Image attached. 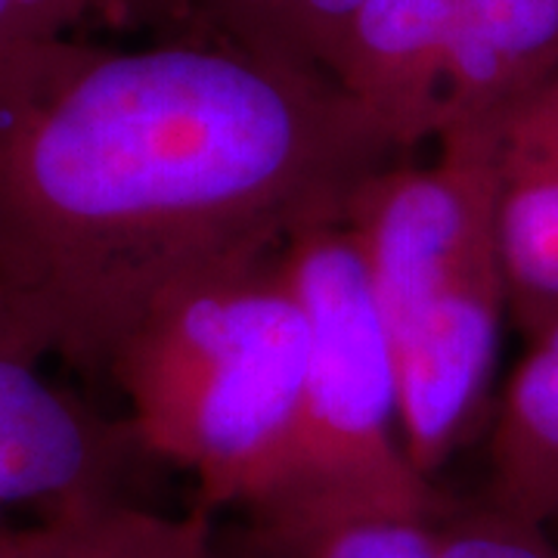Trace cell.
I'll list each match as a JSON object with an SVG mask.
<instances>
[{"mask_svg": "<svg viewBox=\"0 0 558 558\" xmlns=\"http://www.w3.org/2000/svg\"><path fill=\"white\" fill-rule=\"evenodd\" d=\"M3 512H7V509L0 506V527H7V521H3Z\"/></svg>", "mask_w": 558, "mask_h": 558, "instance_id": "cell-18", "label": "cell"}, {"mask_svg": "<svg viewBox=\"0 0 558 558\" xmlns=\"http://www.w3.org/2000/svg\"><path fill=\"white\" fill-rule=\"evenodd\" d=\"M484 502L558 531V326L531 341L506 385Z\"/></svg>", "mask_w": 558, "mask_h": 558, "instance_id": "cell-9", "label": "cell"}, {"mask_svg": "<svg viewBox=\"0 0 558 558\" xmlns=\"http://www.w3.org/2000/svg\"><path fill=\"white\" fill-rule=\"evenodd\" d=\"M398 149L317 69L223 35L0 57V282L102 369L165 295L344 220Z\"/></svg>", "mask_w": 558, "mask_h": 558, "instance_id": "cell-1", "label": "cell"}, {"mask_svg": "<svg viewBox=\"0 0 558 558\" xmlns=\"http://www.w3.org/2000/svg\"><path fill=\"white\" fill-rule=\"evenodd\" d=\"M497 196L499 146L440 143L432 168H385L344 215L391 329L403 444L425 478L472 432L497 373Z\"/></svg>", "mask_w": 558, "mask_h": 558, "instance_id": "cell-3", "label": "cell"}, {"mask_svg": "<svg viewBox=\"0 0 558 558\" xmlns=\"http://www.w3.org/2000/svg\"><path fill=\"white\" fill-rule=\"evenodd\" d=\"M90 13H100V10H116V7H131V3H140V0H84Z\"/></svg>", "mask_w": 558, "mask_h": 558, "instance_id": "cell-16", "label": "cell"}, {"mask_svg": "<svg viewBox=\"0 0 558 558\" xmlns=\"http://www.w3.org/2000/svg\"><path fill=\"white\" fill-rule=\"evenodd\" d=\"M205 3H208V7H211V13L218 16V13H223V10H227V7H233L236 0H205Z\"/></svg>", "mask_w": 558, "mask_h": 558, "instance_id": "cell-17", "label": "cell"}, {"mask_svg": "<svg viewBox=\"0 0 558 558\" xmlns=\"http://www.w3.org/2000/svg\"><path fill=\"white\" fill-rule=\"evenodd\" d=\"M307 366V314L274 255L165 295L102 369L128 398L140 450L233 509L299 469Z\"/></svg>", "mask_w": 558, "mask_h": 558, "instance_id": "cell-2", "label": "cell"}, {"mask_svg": "<svg viewBox=\"0 0 558 558\" xmlns=\"http://www.w3.org/2000/svg\"><path fill=\"white\" fill-rule=\"evenodd\" d=\"M425 475H295L233 506L215 531L218 558H438Z\"/></svg>", "mask_w": 558, "mask_h": 558, "instance_id": "cell-6", "label": "cell"}, {"mask_svg": "<svg viewBox=\"0 0 558 558\" xmlns=\"http://www.w3.org/2000/svg\"><path fill=\"white\" fill-rule=\"evenodd\" d=\"M457 13L459 0H363L326 65L398 153L438 131Z\"/></svg>", "mask_w": 558, "mask_h": 558, "instance_id": "cell-7", "label": "cell"}, {"mask_svg": "<svg viewBox=\"0 0 558 558\" xmlns=\"http://www.w3.org/2000/svg\"><path fill=\"white\" fill-rule=\"evenodd\" d=\"M279 267L311 326L304 440L289 478L422 475L403 444L398 354L357 233L348 220L314 223L282 245Z\"/></svg>", "mask_w": 558, "mask_h": 558, "instance_id": "cell-4", "label": "cell"}, {"mask_svg": "<svg viewBox=\"0 0 558 558\" xmlns=\"http://www.w3.org/2000/svg\"><path fill=\"white\" fill-rule=\"evenodd\" d=\"M0 558H218V546L202 512L174 519L116 497L0 527Z\"/></svg>", "mask_w": 558, "mask_h": 558, "instance_id": "cell-10", "label": "cell"}, {"mask_svg": "<svg viewBox=\"0 0 558 558\" xmlns=\"http://www.w3.org/2000/svg\"><path fill=\"white\" fill-rule=\"evenodd\" d=\"M558 72V0H459L438 143H494Z\"/></svg>", "mask_w": 558, "mask_h": 558, "instance_id": "cell-8", "label": "cell"}, {"mask_svg": "<svg viewBox=\"0 0 558 558\" xmlns=\"http://www.w3.org/2000/svg\"><path fill=\"white\" fill-rule=\"evenodd\" d=\"M497 258L506 314L537 341L558 326V168L499 159Z\"/></svg>", "mask_w": 558, "mask_h": 558, "instance_id": "cell-11", "label": "cell"}, {"mask_svg": "<svg viewBox=\"0 0 558 558\" xmlns=\"http://www.w3.org/2000/svg\"><path fill=\"white\" fill-rule=\"evenodd\" d=\"M549 534H553V537H556V539H558V531H549Z\"/></svg>", "mask_w": 558, "mask_h": 558, "instance_id": "cell-19", "label": "cell"}, {"mask_svg": "<svg viewBox=\"0 0 558 558\" xmlns=\"http://www.w3.org/2000/svg\"><path fill=\"white\" fill-rule=\"evenodd\" d=\"M360 3L363 0H236L215 20L223 35L326 75L341 32Z\"/></svg>", "mask_w": 558, "mask_h": 558, "instance_id": "cell-12", "label": "cell"}, {"mask_svg": "<svg viewBox=\"0 0 558 558\" xmlns=\"http://www.w3.org/2000/svg\"><path fill=\"white\" fill-rule=\"evenodd\" d=\"M87 13L84 0H0V57L28 40L69 35Z\"/></svg>", "mask_w": 558, "mask_h": 558, "instance_id": "cell-15", "label": "cell"}, {"mask_svg": "<svg viewBox=\"0 0 558 558\" xmlns=\"http://www.w3.org/2000/svg\"><path fill=\"white\" fill-rule=\"evenodd\" d=\"M53 344L0 282V506L57 515L116 499L140 444L131 425L106 422L44 379Z\"/></svg>", "mask_w": 558, "mask_h": 558, "instance_id": "cell-5", "label": "cell"}, {"mask_svg": "<svg viewBox=\"0 0 558 558\" xmlns=\"http://www.w3.org/2000/svg\"><path fill=\"white\" fill-rule=\"evenodd\" d=\"M499 159L558 168V72L509 119Z\"/></svg>", "mask_w": 558, "mask_h": 558, "instance_id": "cell-14", "label": "cell"}, {"mask_svg": "<svg viewBox=\"0 0 558 558\" xmlns=\"http://www.w3.org/2000/svg\"><path fill=\"white\" fill-rule=\"evenodd\" d=\"M438 558H558V539L490 502L440 512Z\"/></svg>", "mask_w": 558, "mask_h": 558, "instance_id": "cell-13", "label": "cell"}]
</instances>
